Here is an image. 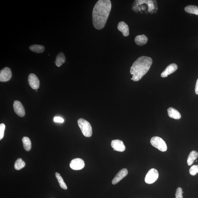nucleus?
Returning a JSON list of instances; mask_svg holds the SVG:
<instances>
[{"mask_svg": "<svg viewBox=\"0 0 198 198\" xmlns=\"http://www.w3.org/2000/svg\"><path fill=\"white\" fill-rule=\"evenodd\" d=\"M111 8L110 0H99L97 2L92 13V23L96 29L100 30L105 27Z\"/></svg>", "mask_w": 198, "mask_h": 198, "instance_id": "obj_1", "label": "nucleus"}, {"mask_svg": "<svg viewBox=\"0 0 198 198\" xmlns=\"http://www.w3.org/2000/svg\"><path fill=\"white\" fill-rule=\"evenodd\" d=\"M152 62V58L150 57H139L131 66L130 72L133 75L131 80L135 81L141 80L149 70Z\"/></svg>", "mask_w": 198, "mask_h": 198, "instance_id": "obj_2", "label": "nucleus"}, {"mask_svg": "<svg viewBox=\"0 0 198 198\" xmlns=\"http://www.w3.org/2000/svg\"><path fill=\"white\" fill-rule=\"evenodd\" d=\"M77 123L82 133L85 137H90L92 136V127L89 122L82 118H81L78 120Z\"/></svg>", "mask_w": 198, "mask_h": 198, "instance_id": "obj_3", "label": "nucleus"}, {"mask_svg": "<svg viewBox=\"0 0 198 198\" xmlns=\"http://www.w3.org/2000/svg\"><path fill=\"white\" fill-rule=\"evenodd\" d=\"M150 143L153 146L158 148L161 152H165L167 150V147L166 143L160 137H152L150 140Z\"/></svg>", "mask_w": 198, "mask_h": 198, "instance_id": "obj_4", "label": "nucleus"}, {"mask_svg": "<svg viewBox=\"0 0 198 198\" xmlns=\"http://www.w3.org/2000/svg\"><path fill=\"white\" fill-rule=\"evenodd\" d=\"M159 175L158 172L156 169H150L145 176V182L149 184H153L158 179Z\"/></svg>", "mask_w": 198, "mask_h": 198, "instance_id": "obj_5", "label": "nucleus"}, {"mask_svg": "<svg viewBox=\"0 0 198 198\" xmlns=\"http://www.w3.org/2000/svg\"><path fill=\"white\" fill-rule=\"evenodd\" d=\"M70 168L75 170H79L85 166L84 161L80 158L73 159L70 163Z\"/></svg>", "mask_w": 198, "mask_h": 198, "instance_id": "obj_6", "label": "nucleus"}, {"mask_svg": "<svg viewBox=\"0 0 198 198\" xmlns=\"http://www.w3.org/2000/svg\"><path fill=\"white\" fill-rule=\"evenodd\" d=\"M12 76V71L9 68L5 67L0 72V81L1 82L9 81L11 78Z\"/></svg>", "mask_w": 198, "mask_h": 198, "instance_id": "obj_7", "label": "nucleus"}, {"mask_svg": "<svg viewBox=\"0 0 198 198\" xmlns=\"http://www.w3.org/2000/svg\"><path fill=\"white\" fill-rule=\"evenodd\" d=\"M28 81L30 87L34 90H37L40 86V81L36 75L33 74H29L28 77Z\"/></svg>", "mask_w": 198, "mask_h": 198, "instance_id": "obj_8", "label": "nucleus"}, {"mask_svg": "<svg viewBox=\"0 0 198 198\" xmlns=\"http://www.w3.org/2000/svg\"><path fill=\"white\" fill-rule=\"evenodd\" d=\"M13 108L15 112L20 117H23L25 115L24 107L21 103L18 101H15L14 102Z\"/></svg>", "mask_w": 198, "mask_h": 198, "instance_id": "obj_9", "label": "nucleus"}, {"mask_svg": "<svg viewBox=\"0 0 198 198\" xmlns=\"http://www.w3.org/2000/svg\"><path fill=\"white\" fill-rule=\"evenodd\" d=\"M111 145L115 151L123 152L126 150L123 142L119 139L113 140L111 141Z\"/></svg>", "mask_w": 198, "mask_h": 198, "instance_id": "obj_10", "label": "nucleus"}, {"mask_svg": "<svg viewBox=\"0 0 198 198\" xmlns=\"http://www.w3.org/2000/svg\"><path fill=\"white\" fill-rule=\"evenodd\" d=\"M128 174V171L127 169H123L120 170L113 179L112 181V184L114 185L117 184L120 180L125 177Z\"/></svg>", "mask_w": 198, "mask_h": 198, "instance_id": "obj_11", "label": "nucleus"}, {"mask_svg": "<svg viewBox=\"0 0 198 198\" xmlns=\"http://www.w3.org/2000/svg\"><path fill=\"white\" fill-rule=\"evenodd\" d=\"M178 66L175 64H171L167 66L165 70L161 73V76L162 77H165L174 73L178 69Z\"/></svg>", "mask_w": 198, "mask_h": 198, "instance_id": "obj_12", "label": "nucleus"}, {"mask_svg": "<svg viewBox=\"0 0 198 198\" xmlns=\"http://www.w3.org/2000/svg\"><path fill=\"white\" fill-rule=\"evenodd\" d=\"M117 28L118 30L122 32L125 37L129 35V29L128 25L124 21H121L118 23Z\"/></svg>", "mask_w": 198, "mask_h": 198, "instance_id": "obj_13", "label": "nucleus"}, {"mask_svg": "<svg viewBox=\"0 0 198 198\" xmlns=\"http://www.w3.org/2000/svg\"><path fill=\"white\" fill-rule=\"evenodd\" d=\"M167 112L170 117L175 119H180L181 117V116L179 112L173 107H169L167 110Z\"/></svg>", "mask_w": 198, "mask_h": 198, "instance_id": "obj_14", "label": "nucleus"}, {"mask_svg": "<svg viewBox=\"0 0 198 198\" xmlns=\"http://www.w3.org/2000/svg\"><path fill=\"white\" fill-rule=\"evenodd\" d=\"M148 41V38L145 35L137 36L135 39V42L138 46H143Z\"/></svg>", "mask_w": 198, "mask_h": 198, "instance_id": "obj_15", "label": "nucleus"}, {"mask_svg": "<svg viewBox=\"0 0 198 198\" xmlns=\"http://www.w3.org/2000/svg\"><path fill=\"white\" fill-rule=\"evenodd\" d=\"M65 55L63 53L60 52L57 55L55 63L58 67H60L65 62Z\"/></svg>", "mask_w": 198, "mask_h": 198, "instance_id": "obj_16", "label": "nucleus"}, {"mask_svg": "<svg viewBox=\"0 0 198 198\" xmlns=\"http://www.w3.org/2000/svg\"><path fill=\"white\" fill-rule=\"evenodd\" d=\"M198 157V153L195 150L191 151L189 154L187 160V163L189 166L192 165Z\"/></svg>", "mask_w": 198, "mask_h": 198, "instance_id": "obj_17", "label": "nucleus"}, {"mask_svg": "<svg viewBox=\"0 0 198 198\" xmlns=\"http://www.w3.org/2000/svg\"><path fill=\"white\" fill-rule=\"evenodd\" d=\"M22 142L23 148L27 151H29L31 148V142L29 138L27 137H23Z\"/></svg>", "mask_w": 198, "mask_h": 198, "instance_id": "obj_18", "label": "nucleus"}, {"mask_svg": "<svg viewBox=\"0 0 198 198\" xmlns=\"http://www.w3.org/2000/svg\"><path fill=\"white\" fill-rule=\"evenodd\" d=\"M29 49L32 51L36 53H40L44 52V47L42 45L34 44L31 45Z\"/></svg>", "mask_w": 198, "mask_h": 198, "instance_id": "obj_19", "label": "nucleus"}, {"mask_svg": "<svg viewBox=\"0 0 198 198\" xmlns=\"http://www.w3.org/2000/svg\"><path fill=\"white\" fill-rule=\"evenodd\" d=\"M56 178L57 179L58 182H59L60 186L62 189L64 190H66L67 189V186L65 183L63 178L60 175V174L58 173H56L55 174Z\"/></svg>", "mask_w": 198, "mask_h": 198, "instance_id": "obj_20", "label": "nucleus"}, {"mask_svg": "<svg viewBox=\"0 0 198 198\" xmlns=\"http://www.w3.org/2000/svg\"><path fill=\"white\" fill-rule=\"evenodd\" d=\"M185 10L189 13L198 15V7L194 5H189L185 8Z\"/></svg>", "mask_w": 198, "mask_h": 198, "instance_id": "obj_21", "label": "nucleus"}, {"mask_svg": "<svg viewBox=\"0 0 198 198\" xmlns=\"http://www.w3.org/2000/svg\"><path fill=\"white\" fill-rule=\"evenodd\" d=\"M25 166V163L24 161L21 158L17 160L14 164V168L17 170H19L24 168Z\"/></svg>", "mask_w": 198, "mask_h": 198, "instance_id": "obj_22", "label": "nucleus"}, {"mask_svg": "<svg viewBox=\"0 0 198 198\" xmlns=\"http://www.w3.org/2000/svg\"><path fill=\"white\" fill-rule=\"evenodd\" d=\"M189 173L191 175L194 176L198 173V165H194L189 169Z\"/></svg>", "mask_w": 198, "mask_h": 198, "instance_id": "obj_23", "label": "nucleus"}, {"mask_svg": "<svg viewBox=\"0 0 198 198\" xmlns=\"http://www.w3.org/2000/svg\"><path fill=\"white\" fill-rule=\"evenodd\" d=\"M5 129V124L2 123L0 124V140L3 138L4 134V131Z\"/></svg>", "mask_w": 198, "mask_h": 198, "instance_id": "obj_24", "label": "nucleus"}, {"mask_svg": "<svg viewBox=\"0 0 198 198\" xmlns=\"http://www.w3.org/2000/svg\"><path fill=\"white\" fill-rule=\"evenodd\" d=\"M182 189L180 187H179L176 189L175 193V198H183L182 196Z\"/></svg>", "mask_w": 198, "mask_h": 198, "instance_id": "obj_25", "label": "nucleus"}, {"mask_svg": "<svg viewBox=\"0 0 198 198\" xmlns=\"http://www.w3.org/2000/svg\"><path fill=\"white\" fill-rule=\"evenodd\" d=\"M54 120L55 122L62 123L64 122V120L62 118L59 117H55L54 119Z\"/></svg>", "mask_w": 198, "mask_h": 198, "instance_id": "obj_26", "label": "nucleus"}, {"mask_svg": "<svg viewBox=\"0 0 198 198\" xmlns=\"http://www.w3.org/2000/svg\"><path fill=\"white\" fill-rule=\"evenodd\" d=\"M195 92L196 94L198 95V79L197 80L196 83Z\"/></svg>", "mask_w": 198, "mask_h": 198, "instance_id": "obj_27", "label": "nucleus"}, {"mask_svg": "<svg viewBox=\"0 0 198 198\" xmlns=\"http://www.w3.org/2000/svg\"><path fill=\"white\" fill-rule=\"evenodd\" d=\"M182 193H184L183 191H182Z\"/></svg>", "mask_w": 198, "mask_h": 198, "instance_id": "obj_28", "label": "nucleus"}]
</instances>
